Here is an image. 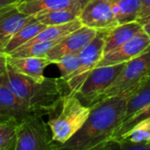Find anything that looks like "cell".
<instances>
[{"mask_svg": "<svg viewBox=\"0 0 150 150\" xmlns=\"http://www.w3.org/2000/svg\"><path fill=\"white\" fill-rule=\"evenodd\" d=\"M130 96L109 97L91 106L82 128L58 150L107 149L125 120Z\"/></svg>", "mask_w": 150, "mask_h": 150, "instance_id": "6da1fadb", "label": "cell"}, {"mask_svg": "<svg viewBox=\"0 0 150 150\" xmlns=\"http://www.w3.org/2000/svg\"><path fill=\"white\" fill-rule=\"evenodd\" d=\"M1 78L32 111L41 116L51 115L68 93L67 85L60 77H45L41 82H37L7 67Z\"/></svg>", "mask_w": 150, "mask_h": 150, "instance_id": "7a4b0ae2", "label": "cell"}, {"mask_svg": "<svg viewBox=\"0 0 150 150\" xmlns=\"http://www.w3.org/2000/svg\"><path fill=\"white\" fill-rule=\"evenodd\" d=\"M90 112L76 95L66 93L47 121L53 140L59 145L68 142L84 125Z\"/></svg>", "mask_w": 150, "mask_h": 150, "instance_id": "3957f363", "label": "cell"}, {"mask_svg": "<svg viewBox=\"0 0 150 150\" xmlns=\"http://www.w3.org/2000/svg\"><path fill=\"white\" fill-rule=\"evenodd\" d=\"M42 117L34 114L18 123L15 150H58L59 144L53 140L48 124Z\"/></svg>", "mask_w": 150, "mask_h": 150, "instance_id": "277c9868", "label": "cell"}, {"mask_svg": "<svg viewBox=\"0 0 150 150\" xmlns=\"http://www.w3.org/2000/svg\"><path fill=\"white\" fill-rule=\"evenodd\" d=\"M150 76V48L142 55L126 62L123 69L104 95V98L117 95H132Z\"/></svg>", "mask_w": 150, "mask_h": 150, "instance_id": "5b68a950", "label": "cell"}, {"mask_svg": "<svg viewBox=\"0 0 150 150\" xmlns=\"http://www.w3.org/2000/svg\"><path fill=\"white\" fill-rule=\"evenodd\" d=\"M125 63L96 67L75 94L82 104L91 107L103 100L107 89L123 69Z\"/></svg>", "mask_w": 150, "mask_h": 150, "instance_id": "8992f818", "label": "cell"}, {"mask_svg": "<svg viewBox=\"0 0 150 150\" xmlns=\"http://www.w3.org/2000/svg\"><path fill=\"white\" fill-rule=\"evenodd\" d=\"M107 31H98L92 41L78 54L79 67L66 82L69 93L75 95L79 91L89 74L103 57L105 37Z\"/></svg>", "mask_w": 150, "mask_h": 150, "instance_id": "52a82bcc", "label": "cell"}, {"mask_svg": "<svg viewBox=\"0 0 150 150\" xmlns=\"http://www.w3.org/2000/svg\"><path fill=\"white\" fill-rule=\"evenodd\" d=\"M78 18L83 26L97 31H107L118 25L111 0H90Z\"/></svg>", "mask_w": 150, "mask_h": 150, "instance_id": "ba28073f", "label": "cell"}, {"mask_svg": "<svg viewBox=\"0 0 150 150\" xmlns=\"http://www.w3.org/2000/svg\"><path fill=\"white\" fill-rule=\"evenodd\" d=\"M149 48L150 37L142 29L130 40L103 55L96 67L127 62L146 53Z\"/></svg>", "mask_w": 150, "mask_h": 150, "instance_id": "9c48e42d", "label": "cell"}, {"mask_svg": "<svg viewBox=\"0 0 150 150\" xmlns=\"http://www.w3.org/2000/svg\"><path fill=\"white\" fill-rule=\"evenodd\" d=\"M98 31L87 26H81L77 30L65 36L57 45L50 49L46 57L53 62L62 56L79 54L85 47H87L97 35Z\"/></svg>", "mask_w": 150, "mask_h": 150, "instance_id": "30bf717a", "label": "cell"}, {"mask_svg": "<svg viewBox=\"0 0 150 150\" xmlns=\"http://www.w3.org/2000/svg\"><path fill=\"white\" fill-rule=\"evenodd\" d=\"M34 114L37 113L32 111L0 76V122L19 123L22 120Z\"/></svg>", "mask_w": 150, "mask_h": 150, "instance_id": "8fae6325", "label": "cell"}, {"mask_svg": "<svg viewBox=\"0 0 150 150\" xmlns=\"http://www.w3.org/2000/svg\"><path fill=\"white\" fill-rule=\"evenodd\" d=\"M17 4L0 9V44L4 47L15 33L34 19L33 15H27L20 11Z\"/></svg>", "mask_w": 150, "mask_h": 150, "instance_id": "7c38bea8", "label": "cell"}, {"mask_svg": "<svg viewBox=\"0 0 150 150\" xmlns=\"http://www.w3.org/2000/svg\"><path fill=\"white\" fill-rule=\"evenodd\" d=\"M50 64H53V62L46 56H7L9 69L37 82H41L46 77L44 76V70Z\"/></svg>", "mask_w": 150, "mask_h": 150, "instance_id": "4fadbf2b", "label": "cell"}, {"mask_svg": "<svg viewBox=\"0 0 150 150\" xmlns=\"http://www.w3.org/2000/svg\"><path fill=\"white\" fill-rule=\"evenodd\" d=\"M90 0H20L17 7L27 15H34L42 11L77 10L82 11Z\"/></svg>", "mask_w": 150, "mask_h": 150, "instance_id": "5bb4252c", "label": "cell"}, {"mask_svg": "<svg viewBox=\"0 0 150 150\" xmlns=\"http://www.w3.org/2000/svg\"><path fill=\"white\" fill-rule=\"evenodd\" d=\"M142 30V25L138 21L117 25L108 30L105 37L103 55L125 44Z\"/></svg>", "mask_w": 150, "mask_h": 150, "instance_id": "9a60e30c", "label": "cell"}, {"mask_svg": "<svg viewBox=\"0 0 150 150\" xmlns=\"http://www.w3.org/2000/svg\"><path fill=\"white\" fill-rule=\"evenodd\" d=\"M118 25L137 21L142 11V0H111Z\"/></svg>", "mask_w": 150, "mask_h": 150, "instance_id": "2e32d148", "label": "cell"}, {"mask_svg": "<svg viewBox=\"0 0 150 150\" xmlns=\"http://www.w3.org/2000/svg\"><path fill=\"white\" fill-rule=\"evenodd\" d=\"M81 11L77 10L42 11L35 13L33 18L45 25H57L71 22L79 18Z\"/></svg>", "mask_w": 150, "mask_h": 150, "instance_id": "e0dca14e", "label": "cell"}, {"mask_svg": "<svg viewBox=\"0 0 150 150\" xmlns=\"http://www.w3.org/2000/svg\"><path fill=\"white\" fill-rule=\"evenodd\" d=\"M150 104V76L130 96L124 121ZM123 121V122H124Z\"/></svg>", "mask_w": 150, "mask_h": 150, "instance_id": "ac0fdd59", "label": "cell"}, {"mask_svg": "<svg viewBox=\"0 0 150 150\" xmlns=\"http://www.w3.org/2000/svg\"><path fill=\"white\" fill-rule=\"evenodd\" d=\"M46 26H47V25L39 23L35 19H33L32 22L28 23L26 25H25L23 28H21L17 33H15L12 36V38L10 40V41L7 43V45L4 47L6 54H10L16 48H18L20 46L28 42L37 33H39L41 30H43Z\"/></svg>", "mask_w": 150, "mask_h": 150, "instance_id": "d6986e66", "label": "cell"}, {"mask_svg": "<svg viewBox=\"0 0 150 150\" xmlns=\"http://www.w3.org/2000/svg\"><path fill=\"white\" fill-rule=\"evenodd\" d=\"M17 122H0V150H15L17 142Z\"/></svg>", "mask_w": 150, "mask_h": 150, "instance_id": "ffe728a7", "label": "cell"}, {"mask_svg": "<svg viewBox=\"0 0 150 150\" xmlns=\"http://www.w3.org/2000/svg\"><path fill=\"white\" fill-rule=\"evenodd\" d=\"M54 64H55L60 70V78L66 83L68 79L79 67V54H72L62 56L55 60Z\"/></svg>", "mask_w": 150, "mask_h": 150, "instance_id": "44dd1931", "label": "cell"}, {"mask_svg": "<svg viewBox=\"0 0 150 150\" xmlns=\"http://www.w3.org/2000/svg\"><path fill=\"white\" fill-rule=\"evenodd\" d=\"M119 139H126L132 142H143L150 141V117L137 123L127 133L116 140Z\"/></svg>", "mask_w": 150, "mask_h": 150, "instance_id": "7402d4cb", "label": "cell"}, {"mask_svg": "<svg viewBox=\"0 0 150 150\" xmlns=\"http://www.w3.org/2000/svg\"><path fill=\"white\" fill-rule=\"evenodd\" d=\"M150 117V104L148 105L147 106H145L144 108H142V110L138 111L137 112H135L134 115H132L129 119H127L126 121H124L121 126L120 127L115 137L113 138V140H116L120 137H121L123 134H125L126 133H127L131 128H133L137 123H139L140 121L149 118ZM112 140V141H113Z\"/></svg>", "mask_w": 150, "mask_h": 150, "instance_id": "603a6c76", "label": "cell"}, {"mask_svg": "<svg viewBox=\"0 0 150 150\" xmlns=\"http://www.w3.org/2000/svg\"><path fill=\"white\" fill-rule=\"evenodd\" d=\"M7 56L4 47L0 44V76L7 70Z\"/></svg>", "mask_w": 150, "mask_h": 150, "instance_id": "cb8c5ba5", "label": "cell"}, {"mask_svg": "<svg viewBox=\"0 0 150 150\" xmlns=\"http://www.w3.org/2000/svg\"><path fill=\"white\" fill-rule=\"evenodd\" d=\"M150 20V7L143 10L141 11L140 15H139V18L137 19V21L142 25L143 24L147 23L148 21Z\"/></svg>", "mask_w": 150, "mask_h": 150, "instance_id": "d4e9b609", "label": "cell"}, {"mask_svg": "<svg viewBox=\"0 0 150 150\" xmlns=\"http://www.w3.org/2000/svg\"><path fill=\"white\" fill-rule=\"evenodd\" d=\"M20 0H0V9L5 6H8L12 4H17Z\"/></svg>", "mask_w": 150, "mask_h": 150, "instance_id": "484cf974", "label": "cell"}, {"mask_svg": "<svg viewBox=\"0 0 150 150\" xmlns=\"http://www.w3.org/2000/svg\"><path fill=\"white\" fill-rule=\"evenodd\" d=\"M142 29H143V31L150 37V20L148 21L147 23H145V24L142 25Z\"/></svg>", "mask_w": 150, "mask_h": 150, "instance_id": "4316f807", "label": "cell"}, {"mask_svg": "<svg viewBox=\"0 0 150 150\" xmlns=\"http://www.w3.org/2000/svg\"><path fill=\"white\" fill-rule=\"evenodd\" d=\"M149 7H150V0H142V11H143Z\"/></svg>", "mask_w": 150, "mask_h": 150, "instance_id": "83f0119b", "label": "cell"}]
</instances>
